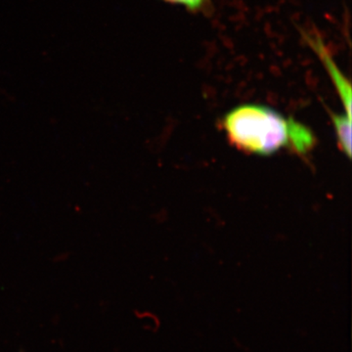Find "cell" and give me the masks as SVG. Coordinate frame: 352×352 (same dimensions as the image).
I'll return each mask as SVG.
<instances>
[{"mask_svg": "<svg viewBox=\"0 0 352 352\" xmlns=\"http://www.w3.org/2000/svg\"><path fill=\"white\" fill-rule=\"evenodd\" d=\"M222 126L237 149L270 156L282 149L305 155L314 149V132L293 118L258 104H245L227 113Z\"/></svg>", "mask_w": 352, "mask_h": 352, "instance_id": "cell-1", "label": "cell"}, {"mask_svg": "<svg viewBox=\"0 0 352 352\" xmlns=\"http://www.w3.org/2000/svg\"><path fill=\"white\" fill-rule=\"evenodd\" d=\"M312 46H314V50H316L317 54L320 56L322 62L325 65L326 69H327L329 74H330L333 85L337 87L340 100L344 103L346 115L351 116V82L340 73L339 68H338L337 65L335 64V61H333L332 57L328 54L327 50H326L325 46L322 44L320 39H317L316 43L312 41Z\"/></svg>", "mask_w": 352, "mask_h": 352, "instance_id": "cell-2", "label": "cell"}, {"mask_svg": "<svg viewBox=\"0 0 352 352\" xmlns=\"http://www.w3.org/2000/svg\"><path fill=\"white\" fill-rule=\"evenodd\" d=\"M332 122L340 149L347 157H351V117L346 113H333Z\"/></svg>", "mask_w": 352, "mask_h": 352, "instance_id": "cell-3", "label": "cell"}, {"mask_svg": "<svg viewBox=\"0 0 352 352\" xmlns=\"http://www.w3.org/2000/svg\"><path fill=\"white\" fill-rule=\"evenodd\" d=\"M164 1L170 2V3L180 4L187 7L190 10H199L205 4L206 0H164Z\"/></svg>", "mask_w": 352, "mask_h": 352, "instance_id": "cell-4", "label": "cell"}]
</instances>
